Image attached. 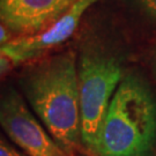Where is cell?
<instances>
[{
    "label": "cell",
    "instance_id": "obj_1",
    "mask_svg": "<svg viewBox=\"0 0 156 156\" xmlns=\"http://www.w3.org/2000/svg\"><path fill=\"white\" fill-rule=\"evenodd\" d=\"M19 82L28 105L57 142L74 155L90 156L82 141L75 53L65 51L35 62Z\"/></svg>",
    "mask_w": 156,
    "mask_h": 156
},
{
    "label": "cell",
    "instance_id": "obj_2",
    "mask_svg": "<svg viewBox=\"0 0 156 156\" xmlns=\"http://www.w3.org/2000/svg\"><path fill=\"white\" fill-rule=\"evenodd\" d=\"M156 144V98L135 75L123 78L102 124L97 156H151Z\"/></svg>",
    "mask_w": 156,
    "mask_h": 156
},
{
    "label": "cell",
    "instance_id": "obj_3",
    "mask_svg": "<svg viewBox=\"0 0 156 156\" xmlns=\"http://www.w3.org/2000/svg\"><path fill=\"white\" fill-rule=\"evenodd\" d=\"M81 132L90 156H97V145L113 95L123 80V68L115 56L86 50L78 62Z\"/></svg>",
    "mask_w": 156,
    "mask_h": 156
},
{
    "label": "cell",
    "instance_id": "obj_4",
    "mask_svg": "<svg viewBox=\"0 0 156 156\" xmlns=\"http://www.w3.org/2000/svg\"><path fill=\"white\" fill-rule=\"evenodd\" d=\"M0 124L9 140L28 156H78L57 142L14 88H7L1 96Z\"/></svg>",
    "mask_w": 156,
    "mask_h": 156
},
{
    "label": "cell",
    "instance_id": "obj_5",
    "mask_svg": "<svg viewBox=\"0 0 156 156\" xmlns=\"http://www.w3.org/2000/svg\"><path fill=\"white\" fill-rule=\"evenodd\" d=\"M100 0H78L58 21L41 33L17 36L1 45V56L12 62L13 66L38 59L50 50L65 43L80 24L86 11Z\"/></svg>",
    "mask_w": 156,
    "mask_h": 156
},
{
    "label": "cell",
    "instance_id": "obj_6",
    "mask_svg": "<svg viewBox=\"0 0 156 156\" xmlns=\"http://www.w3.org/2000/svg\"><path fill=\"white\" fill-rule=\"evenodd\" d=\"M78 0H0V20L12 35L41 33L58 21Z\"/></svg>",
    "mask_w": 156,
    "mask_h": 156
},
{
    "label": "cell",
    "instance_id": "obj_7",
    "mask_svg": "<svg viewBox=\"0 0 156 156\" xmlns=\"http://www.w3.org/2000/svg\"><path fill=\"white\" fill-rule=\"evenodd\" d=\"M131 2L146 21L156 27V0H131Z\"/></svg>",
    "mask_w": 156,
    "mask_h": 156
},
{
    "label": "cell",
    "instance_id": "obj_8",
    "mask_svg": "<svg viewBox=\"0 0 156 156\" xmlns=\"http://www.w3.org/2000/svg\"><path fill=\"white\" fill-rule=\"evenodd\" d=\"M0 156H28L26 153H21L17 148H15L8 140L1 136L0 139Z\"/></svg>",
    "mask_w": 156,
    "mask_h": 156
},
{
    "label": "cell",
    "instance_id": "obj_9",
    "mask_svg": "<svg viewBox=\"0 0 156 156\" xmlns=\"http://www.w3.org/2000/svg\"><path fill=\"white\" fill-rule=\"evenodd\" d=\"M11 35L12 33L8 30V28L4 26V24H1L0 26V44L4 45L6 43H8L9 41H11Z\"/></svg>",
    "mask_w": 156,
    "mask_h": 156
},
{
    "label": "cell",
    "instance_id": "obj_10",
    "mask_svg": "<svg viewBox=\"0 0 156 156\" xmlns=\"http://www.w3.org/2000/svg\"><path fill=\"white\" fill-rule=\"evenodd\" d=\"M151 73L155 78L156 81V45L154 48V50L151 52Z\"/></svg>",
    "mask_w": 156,
    "mask_h": 156
}]
</instances>
